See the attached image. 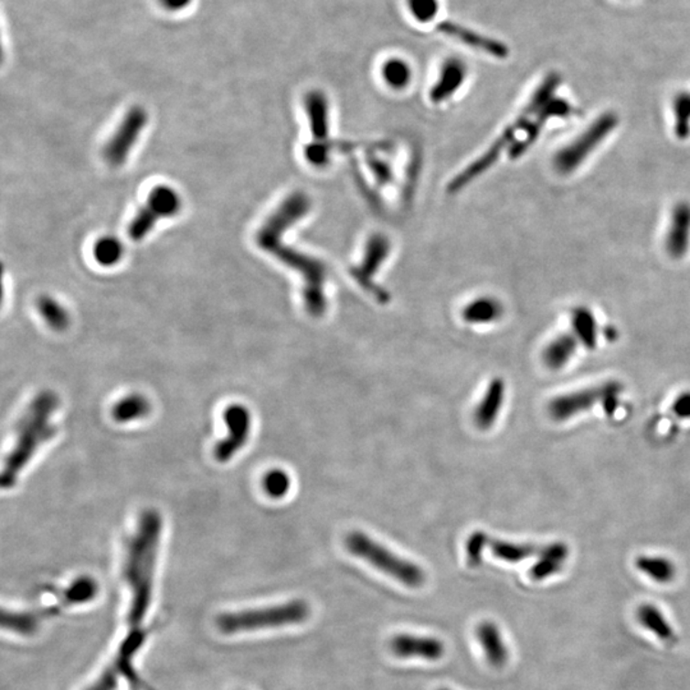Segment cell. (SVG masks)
<instances>
[{
    "instance_id": "cell-1",
    "label": "cell",
    "mask_w": 690,
    "mask_h": 690,
    "mask_svg": "<svg viewBox=\"0 0 690 690\" xmlns=\"http://www.w3.org/2000/svg\"><path fill=\"white\" fill-rule=\"evenodd\" d=\"M313 207L308 195L295 191L287 196L274 213L265 220L256 234V243L262 251L274 256L288 268L300 272L303 278V303L307 313L320 319L326 313L325 297L326 265L319 259L311 258L293 247L282 243V236L289 228L303 219Z\"/></svg>"
},
{
    "instance_id": "cell-2",
    "label": "cell",
    "mask_w": 690,
    "mask_h": 690,
    "mask_svg": "<svg viewBox=\"0 0 690 690\" xmlns=\"http://www.w3.org/2000/svg\"><path fill=\"white\" fill-rule=\"evenodd\" d=\"M163 519L156 510H144L136 531L127 545L123 582L127 599L124 622L127 632H149L147 621L155 599L157 558L162 540Z\"/></svg>"
},
{
    "instance_id": "cell-3",
    "label": "cell",
    "mask_w": 690,
    "mask_h": 690,
    "mask_svg": "<svg viewBox=\"0 0 690 690\" xmlns=\"http://www.w3.org/2000/svg\"><path fill=\"white\" fill-rule=\"evenodd\" d=\"M58 407L59 398L53 391L45 390L32 400L19 422L15 446L3 467V489H12L38 449L56 436L57 427L51 419Z\"/></svg>"
},
{
    "instance_id": "cell-4",
    "label": "cell",
    "mask_w": 690,
    "mask_h": 690,
    "mask_svg": "<svg viewBox=\"0 0 690 690\" xmlns=\"http://www.w3.org/2000/svg\"><path fill=\"white\" fill-rule=\"evenodd\" d=\"M560 82L561 77L558 76L557 73H551V75H548L547 80L541 83L540 88L536 90L534 96H532L528 104L525 105V108L523 109L521 115L513 122V124H510V126L504 131L502 136L497 138L495 143L491 144L490 149L451 179V182L449 183L448 186L449 194H457V192L462 191L465 186L473 182L477 176L483 175L486 170H489L491 166L499 160L502 153L508 150L509 146H512V143L515 140V137L518 136L519 133H522L523 131L525 133V131L528 130V127L531 126L536 115L538 114V111H540L548 101H551L552 99H554L555 91H557V86L560 85Z\"/></svg>"
},
{
    "instance_id": "cell-5",
    "label": "cell",
    "mask_w": 690,
    "mask_h": 690,
    "mask_svg": "<svg viewBox=\"0 0 690 690\" xmlns=\"http://www.w3.org/2000/svg\"><path fill=\"white\" fill-rule=\"evenodd\" d=\"M311 614L310 606L303 600H293L269 608L240 610L224 612L218 619V628L224 635H239L262 629L301 624Z\"/></svg>"
},
{
    "instance_id": "cell-6",
    "label": "cell",
    "mask_w": 690,
    "mask_h": 690,
    "mask_svg": "<svg viewBox=\"0 0 690 690\" xmlns=\"http://www.w3.org/2000/svg\"><path fill=\"white\" fill-rule=\"evenodd\" d=\"M346 550L362 560L374 565L377 569L383 571L394 579L399 580L406 586L417 589L426 582V574L422 568L398 557L383 545L372 540L370 536L361 531H353L346 535L345 540Z\"/></svg>"
},
{
    "instance_id": "cell-7",
    "label": "cell",
    "mask_w": 690,
    "mask_h": 690,
    "mask_svg": "<svg viewBox=\"0 0 690 690\" xmlns=\"http://www.w3.org/2000/svg\"><path fill=\"white\" fill-rule=\"evenodd\" d=\"M622 391V385L619 381H608L599 387H587V389L574 391L552 399L548 404V414L554 420L563 422L576 417L577 414L586 412L595 407L597 403H602L606 413L611 416L619 407V396Z\"/></svg>"
},
{
    "instance_id": "cell-8",
    "label": "cell",
    "mask_w": 690,
    "mask_h": 690,
    "mask_svg": "<svg viewBox=\"0 0 690 690\" xmlns=\"http://www.w3.org/2000/svg\"><path fill=\"white\" fill-rule=\"evenodd\" d=\"M182 200L178 192L169 186H157L150 192L144 205L128 228V236L134 242H140L149 236L157 221L163 218H172L181 211Z\"/></svg>"
},
{
    "instance_id": "cell-9",
    "label": "cell",
    "mask_w": 690,
    "mask_h": 690,
    "mask_svg": "<svg viewBox=\"0 0 690 690\" xmlns=\"http://www.w3.org/2000/svg\"><path fill=\"white\" fill-rule=\"evenodd\" d=\"M390 249V239L387 236L381 233L374 234L366 243L361 264L355 266L351 271V275L357 284L380 304L390 303L391 297L384 288L375 284L374 278L387 261Z\"/></svg>"
},
{
    "instance_id": "cell-10",
    "label": "cell",
    "mask_w": 690,
    "mask_h": 690,
    "mask_svg": "<svg viewBox=\"0 0 690 690\" xmlns=\"http://www.w3.org/2000/svg\"><path fill=\"white\" fill-rule=\"evenodd\" d=\"M616 124H618V118L615 114L601 115L586 133L580 134L574 143L555 156L554 164L557 172L568 175L576 170L577 166L611 133V131L615 130Z\"/></svg>"
},
{
    "instance_id": "cell-11",
    "label": "cell",
    "mask_w": 690,
    "mask_h": 690,
    "mask_svg": "<svg viewBox=\"0 0 690 690\" xmlns=\"http://www.w3.org/2000/svg\"><path fill=\"white\" fill-rule=\"evenodd\" d=\"M224 422L228 435L214 449V457L219 463L232 461L249 442L252 429L251 412L245 406L233 404L224 410Z\"/></svg>"
},
{
    "instance_id": "cell-12",
    "label": "cell",
    "mask_w": 690,
    "mask_h": 690,
    "mask_svg": "<svg viewBox=\"0 0 690 690\" xmlns=\"http://www.w3.org/2000/svg\"><path fill=\"white\" fill-rule=\"evenodd\" d=\"M149 115L143 108L133 107L122 121L117 133L105 144L104 157L111 165L120 166L126 163L128 155L136 144L138 137L146 127Z\"/></svg>"
},
{
    "instance_id": "cell-13",
    "label": "cell",
    "mask_w": 690,
    "mask_h": 690,
    "mask_svg": "<svg viewBox=\"0 0 690 690\" xmlns=\"http://www.w3.org/2000/svg\"><path fill=\"white\" fill-rule=\"evenodd\" d=\"M390 648L394 654L402 659L419 657L429 661L441 659L445 653V646L441 641L433 637H419L412 634H399L390 641Z\"/></svg>"
},
{
    "instance_id": "cell-14",
    "label": "cell",
    "mask_w": 690,
    "mask_h": 690,
    "mask_svg": "<svg viewBox=\"0 0 690 690\" xmlns=\"http://www.w3.org/2000/svg\"><path fill=\"white\" fill-rule=\"evenodd\" d=\"M570 111V105L568 104L567 101L552 99V101H548L547 104L538 111V114L536 115L534 122H532L528 130L525 131V134L521 138V141L516 143L515 146L510 147L509 156L512 157V159H518V157L522 156L523 154L529 149V146L537 140L538 136H540L542 127L547 124V122L550 120L551 117H565V115L569 114Z\"/></svg>"
},
{
    "instance_id": "cell-15",
    "label": "cell",
    "mask_w": 690,
    "mask_h": 690,
    "mask_svg": "<svg viewBox=\"0 0 690 690\" xmlns=\"http://www.w3.org/2000/svg\"><path fill=\"white\" fill-rule=\"evenodd\" d=\"M439 31H441L446 37L461 41L467 47L491 54V56L496 58H506L508 56L509 50L505 45L494 40V38L483 37L478 32L468 30L463 26L455 25L452 22H442L439 25Z\"/></svg>"
},
{
    "instance_id": "cell-16",
    "label": "cell",
    "mask_w": 690,
    "mask_h": 690,
    "mask_svg": "<svg viewBox=\"0 0 690 690\" xmlns=\"http://www.w3.org/2000/svg\"><path fill=\"white\" fill-rule=\"evenodd\" d=\"M465 77H467V67L462 60L457 58L446 60L440 72L438 82L430 91V101L433 104L448 101L463 85Z\"/></svg>"
},
{
    "instance_id": "cell-17",
    "label": "cell",
    "mask_w": 690,
    "mask_h": 690,
    "mask_svg": "<svg viewBox=\"0 0 690 690\" xmlns=\"http://www.w3.org/2000/svg\"><path fill=\"white\" fill-rule=\"evenodd\" d=\"M505 381L503 378L496 377L491 381L483 400L474 412V423L478 429L486 431L496 422L500 410L503 409L504 399H505Z\"/></svg>"
},
{
    "instance_id": "cell-18",
    "label": "cell",
    "mask_w": 690,
    "mask_h": 690,
    "mask_svg": "<svg viewBox=\"0 0 690 690\" xmlns=\"http://www.w3.org/2000/svg\"><path fill=\"white\" fill-rule=\"evenodd\" d=\"M690 245V205L679 204L674 208L672 226L666 239V249L674 259H682Z\"/></svg>"
},
{
    "instance_id": "cell-19",
    "label": "cell",
    "mask_w": 690,
    "mask_h": 690,
    "mask_svg": "<svg viewBox=\"0 0 690 690\" xmlns=\"http://www.w3.org/2000/svg\"><path fill=\"white\" fill-rule=\"evenodd\" d=\"M304 109L310 122L313 143H330L329 101L323 91H310L304 98Z\"/></svg>"
},
{
    "instance_id": "cell-20",
    "label": "cell",
    "mask_w": 690,
    "mask_h": 690,
    "mask_svg": "<svg viewBox=\"0 0 690 690\" xmlns=\"http://www.w3.org/2000/svg\"><path fill=\"white\" fill-rule=\"evenodd\" d=\"M476 634L491 666L503 667L508 663V648L504 643L503 635L495 622L483 621L478 625Z\"/></svg>"
},
{
    "instance_id": "cell-21",
    "label": "cell",
    "mask_w": 690,
    "mask_h": 690,
    "mask_svg": "<svg viewBox=\"0 0 690 690\" xmlns=\"http://www.w3.org/2000/svg\"><path fill=\"white\" fill-rule=\"evenodd\" d=\"M568 557H569V548L561 542H554V544L542 547L540 558L532 567L529 576L534 580L547 579V578L554 576L563 569V565Z\"/></svg>"
},
{
    "instance_id": "cell-22",
    "label": "cell",
    "mask_w": 690,
    "mask_h": 690,
    "mask_svg": "<svg viewBox=\"0 0 690 690\" xmlns=\"http://www.w3.org/2000/svg\"><path fill=\"white\" fill-rule=\"evenodd\" d=\"M637 615L641 624L648 631L653 632L663 643L672 644V646L678 643V635L656 606L644 603L638 610Z\"/></svg>"
},
{
    "instance_id": "cell-23",
    "label": "cell",
    "mask_w": 690,
    "mask_h": 690,
    "mask_svg": "<svg viewBox=\"0 0 690 690\" xmlns=\"http://www.w3.org/2000/svg\"><path fill=\"white\" fill-rule=\"evenodd\" d=\"M504 307L500 301L493 297H481L465 306L463 319L465 323L483 325L502 319Z\"/></svg>"
},
{
    "instance_id": "cell-24",
    "label": "cell",
    "mask_w": 690,
    "mask_h": 690,
    "mask_svg": "<svg viewBox=\"0 0 690 690\" xmlns=\"http://www.w3.org/2000/svg\"><path fill=\"white\" fill-rule=\"evenodd\" d=\"M578 339L573 334H561L552 340L544 352V362L550 370L557 371L567 366L577 351Z\"/></svg>"
},
{
    "instance_id": "cell-25",
    "label": "cell",
    "mask_w": 690,
    "mask_h": 690,
    "mask_svg": "<svg viewBox=\"0 0 690 690\" xmlns=\"http://www.w3.org/2000/svg\"><path fill=\"white\" fill-rule=\"evenodd\" d=\"M151 404L143 394H130L122 398L111 409V416L118 423H130L149 416Z\"/></svg>"
},
{
    "instance_id": "cell-26",
    "label": "cell",
    "mask_w": 690,
    "mask_h": 690,
    "mask_svg": "<svg viewBox=\"0 0 690 690\" xmlns=\"http://www.w3.org/2000/svg\"><path fill=\"white\" fill-rule=\"evenodd\" d=\"M489 547L497 558L508 561V563H519L531 557L532 555H540L542 550V547H537V545L515 544V542L496 540V538H490Z\"/></svg>"
},
{
    "instance_id": "cell-27",
    "label": "cell",
    "mask_w": 690,
    "mask_h": 690,
    "mask_svg": "<svg viewBox=\"0 0 690 690\" xmlns=\"http://www.w3.org/2000/svg\"><path fill=\"white\" fill-rule=\"evenodd\" d=\"M574 335L587 349H595L597 345V325L595 316L586 307L574 310L571 316Z\"/></svg>"
},
{
    "instance_id": "cell-28",
    "label": "cell",
    "mask_w": 690,
    "mask_h": 690,
    "mask_svg": "<svg viewBox=\"0 0 690 690\" xmlns=\"http://www.w3.org/2000/svg\"><path fill=\"white\" fill-rule=\"evenodd\" d=\"M638 569L657 583L672 582L676 569L669 558L661 557H640L635 561Z\"/></svg>"
},
{
    "instance_id": "cell-29",
    "label": "cell",
    "mask_w": 690,
    "mask_h": 690,
    "mask_svg": "<svg viewBox=\"0 0 690 690\" xmlns=\"http://www.w3.org/2000/svg\"><path fill=\"white\" fill-rule=\"evenodd\" d=\"M37 306L38 313L41 314L45 323L51 329L63 332L69 326V311L54 298L49 297V295H43V297L38 298Z\"/></svg>"
},
{
    "instance_id": "cell-30",
    "label": "cell",
    "mask_w": 690,
    "mask_h": 690,
    "mask_svg": "<svg viewBox=\"0 0 690 690\" xmlns=\"http://www.w3.org/2000/svg\"><path fill=\"white\" fill-rule=\"evenodd\" d=\"M383 77L387 86L394 90H403L409 85L412 80V69L409 63L402 59L387 60L383 67Z\"/></svg>"
},
{
    "instance_id": "cell-31",
    "label": "cell",
    "mask_w": 690,
    "mask_h": 690,
    "mask_svg": "<svg viewBox=\"0 0 690 690\" xmlns=\"http://www.w3.org/2000/svg\"><path fill=\"white\" fill-rule=\"evenodd\" d=\"M123 255L124 247L115 237H102L94 247L95 260L102 266L117 265Z\"/></svg>"
},
{
    "instance_id": "cell-32",
    "label": "cell",
    "mask_w": 690,
    "mask_h": 690,
    "mask_svg": "<svg viewBox=\"0 0 690 690\" xmlns=\"http://www.w3.org/2000/svg\"><path fill=\"white\" fill-rule=\"evenodd\" d=\"M291 477L282 470L269 471L262 480V487L271 499H282L291 490Z\"/></svg>"
},
{
    "instance_id": "cell-33",
    "label": "cell",
    "mask_w": 690,
    "mask_h": 690,
    "mask_svg": "<svg viewBox=\"0 0 690 690\" xmlns=\"http://www.w3.org/2000/svg\"><path fill=\"white\" fill-rule=\"evenodd\" d=\"M490 537L483 531L473 532L465 545L467 563L471 568H477L483 564L484 548L489 547Z\"/></svg>"
},
{
    "instance_id": "cell-34",
    "label": "cell",
    "mask_w": 690,
    "mask_h": 690,
    "mask_svg": "<svg viewBox=\"0 0 690 690\" xmlns=\"http://www.w3.org/2000/svg\"><path fill=\"white\" fill-rule=\"evenodd\" d=\"M335 143H313L307 144L304 149V157L311 165L316 166V168H324L330 162L332 153L335 150L334 147Z\"/></svg>"
},
{
    "instance_id": "cell-35",
    "label": "cell",
    "mask_w": 690,
    "mask_h": 690,
    "mask_svg": "<svg viewBox=\"0 0 690 690\" xmlns=\"http://www.w3.org/2000/svg\"><path fill=\"white\" fill-rule=\"evenodd\" d=\"M409 6L413 17L423 24L435 18L439 12L438 0H409Z\"/></svg>"
},
{
    "instance_id": "cell-36",
    "label": "cell",
    "mask_w": 690,
    "mask_h": 690,
    "mask_svg": "<svg viewBox=\"0 0 690 690\" xmlns=\"http://www.w3.org/2000/svg\"><path fill=\"white\" fill-rule=\"evenodd\" d=\"M676 118V133L679 136L685 137L688 134L689 121H690V95L683 94L676 99L675 102Z\"/></svg>"
},
{
    "instance_id": "cell-37",
    "label": "cell",
    "mask_w": 690,
    "mask_h": 690,
    "mask_svg": "<svg viewBox=\"0 0 690 690\" xmlns=\"http://www.w3.org/2000/svg\"><path fill=\"white\" fill-rule=\"evenodd\" d=\"M367 164L378 185L384 186L391 182L390 166L384 160H381L380 157L377 159V156L371 155L370 159H367Z\"/></svg>"
},
{
    "instance_id": "cell-38",
    "label": "cell",
    "mask_w": 690,
    "mask_h": 690,
    "mask_svg": "<svg viewBox=\"0 0 690 690\" xmlns=\"http://www.w3.org/2000/svg\"><path fill=\"white\" fill-rule=\"evenodd\" d=\"M673 412L676 414V417L683 419H690V391L680 394L673 404Z\"/></svg>"
},
{
    "instance_id": "cell-39",
    "label": "cell",
    "mask_w": 690,
    "mask_h": 690,
    "mask_svg": "<svg viewBox=\"0 0 690 690\" xmlns=\"http://www.w3.org/2000/svg\"><path fill=\"white\" fill-rule=\"evenodd\" d=\"M192 0H159L160 5L168 11H181L189 5Z\"/></svg>"
},
{
    "instance_id": "cell-40",
    "label": "cell",
    "mask_w": 690,
    "mask_h": 690,
    "mask_svg": "<svg viewBox=\"0 0 690 690\" xmlns=\"http://www.w3.org/2000/svg\"><path fill=\"white\" fill-rule=\"evenodd\" d=\"M440 690H448V689H440Z\"/></svg>"
}]
</instances>
